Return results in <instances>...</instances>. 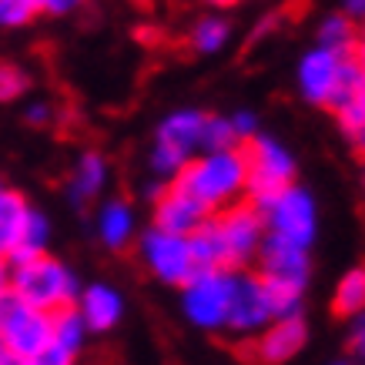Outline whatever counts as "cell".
Segmentation results:
<instances>
[{
  "instance_id": "cell-36",
  "label": "cell",
  "mask_w": 365,
  "mask_h": 365,
  "mask_svg": "<svg viewBox=\"0 0 365 365\" xmlns=\"http://www.w3.org/2000/svg\"><path fill=\"white\" fill-rule=\"evenodd\" d=\"M352 57H355V64H359V71L365 74V27H359V41H355Z\"/></svg>"
},
{
  "instance_id": "cell-14",
  "label": "cell",
  "mask_w": 365,
  "mask_h": 365,
  "mask_svg": "<svg viewBox=\"0 0 365 365\" xmlns=\"http://www.w3.org/2000/svg\"><path fill=\"white\" fill-rule=\"evenodd\" d=\"M205 218H208V208H205L198 198H191L178 181H168L165 191L151 201V225H155V228H165V232L195 235Z\"/></svg>"
},
{
  "instance_id": "cell-20",
  "label": "cell",
  "mask_w": 365,
  "mask_h": 365,
  "mask_svg": "<svg viewBox=\"0 0 365 365\" xmlns=\"http://www.w3.org/2000/svg\"><path fill=\"white\" fill-rule=\"evenodd\" d=\"M332 312L339 319H355L365 312V265L349 268L332 292Z\"/></svg>"
},
{
  "instance_id": "cell-6",
  "label": "cell",
  "mask_w": 365,
  "mask_h": 365,
  "mask_svg": "<svg viewBox=\"0 0 365 365\" xmlns=\"http://www.w3.org/2000/svg\"><path fill=\"white\" fill-rule=\"evenodd\" d=\"M134 248H138L144 272L168 288H181L201 268L195 245H191V235H175L151 225V228L138 232Z\"/></svg>"
},
{
  "instance_id": "cell-32",
  "label": "cell",
  "mask_w": 365,
  "mask_h": 365,
  "mask_svg": "<svg viewBox=\"0 0 365 365\" xmlns=\"http://www.w3.org/2000/svg\"><path fill=\"white\" fill-rule=\"evenodd\" d=\"M41 14H54V17H64V14H74L78 7H84L88 0H34Z\"/></svg>"
},
{
  "instance_id": "cell-28",
  "label": "cell",
  "mask_w": 365,
  "mask_h": 365,
  "mask_svg": "<svg viewBox=\"0 0 365 365\" xmlns=\"http://www.w3.org/2000/svg\"><path fill=\"white\" fill-rule=\"evenodd\" d=\"M31 362H34V365H74V362H78V355L67 352L64 345H57L54 339H51V342H47L41 352L34 355Z\"/></svg>"
},
{
  "instance_id": "cell-42",
  "label": "cell",
  "mask_w": 365,
  "mask_h": 365,
  "mask_svg": "<svg viewBox=\"0 0 365 365\" xmlns=\"http://www.w3.org/2000/svg\"><path fill=\"white\" fill-rule=\"evenodd\" d=\"M4 188H7V185H4V181H0V191H4Z\"/></svg>"
},
{
  "instance_id": "cell-34",
  "label": "cell",
  "mask_w": 365,
  "mask_h": 365,
  "mask_svg": "<svg viewBox=\"0 0 365 365\" xmlns=\"http://www.w3.org/2000/svg\"><path fill=\"white\" fill-rule=\"evenodd\" d=\"M342 14H349L355 24L365 21V0H342Z\"/></svg>"
},
{
  "instance_id": "cell-5",
  "label": "cell",
  "mask_w": 365,
  "mask_h": 365,
  "mask_svg": "<svg viewBox=\"0 0 365 365\" xmlns=\"http://www.w3.org/2000/svg\"><path fill=\"white\" fill-rule=\"evenodd\" d=\"M201 124H205V111H198V108H178V111L161 118V124L155 128L151 151H148V171H151V178L171 181L191 158L198 155Z\"/></svg>"
},
{
  "instance_id": "cell-29",
  "label": "cell",
  "mask_w": 365,
  "mask_h": 365,
  "mask_svg": "<svg viewBox=\"0 0 365 365\" xmlns=\"http://www.w3.org/2000/svg\"><path fill=\"white\" fill-rule=\"evenodd\" d=\"M349 322H352V329H349V349H352L355 362L365 365V312H359Z\"/></svg>"
},
{
  "instance_id": "cell-23",
  "label": "cell",
  "mask_w": 365,
  "mask_h": 365,
  "mask_svg": "<svg viewBox=\"0 0 365 365\" xmlns=\"http://www.w3.org/2000/svg\"><path fill=\"white\" fill-rule=\"evenodd\" d=\"M355 41H359V24L349 17V14H329L325 21L319 24V44L329 47V51H339V54H352Z\"/></svg>"
},
{
  "instance_id": "cell-4",
  "label": "cell",
  "mask_w": 365,
  "mask_h": 365,
  "mask_svg": "<svg viewBox=\"0 0 365 365\" xmlns=\"http://www.w3.org/2000/svg\"><path fill=\"white\" fill-rule=\"evenodd\" d=\"M81 278L74 275V268L61 262L57 255H37L31 262H17L11 272V292L21 295L24 302H31L44 312H61L78 305L81 295Z\"/></svg>"
},
{
  "instance_id": "cell-13",
  "label": "cell",
  "mask_w": 365,
  "mask_h": 365,
  "mask_svg": "<svg viewBox=\"0 0 365 365\" xmlns=\"http://www.w3.org/2000/svg\"><path fill=\"white\" fill-rule=\"evenodd\" d=\"M305 342H309L305 315H282V319H272L252 339H245L242 355L252 365H285L305 349Z\"/></svg>"
},
{
  "instance_id": "cell-15",
  "label": "cell",
  "mask_w": 365,
  "mask_h": 365,
  "mask_svg": "<svg viewBox=\"0 0 365 365\" xmlns=\"http://www.w3.org/2000/svg\"><path fill=\"white\" fill-rule=\"evenodd\" d=\"M94 232L108 252H128L138 242V211L128 198L111 195L94 208Z\"/></svg>"
},
{
  "instance_id": "cell-35",
  "label": "cell",
  "mask_w": 365,
  "mask_h": 365,
  "mask_svg": "<svg viewBox=\"0 0 365 365\" xmlns=\"http://www.w3.org/2000/svg\"><path fill=\"white\" fill-rule=\"evenodd\" d=\"M349 141H352V148H355V155L365 161V124H359L355 131H349Z\"/></svg>"
},
{
  "instance_id": "cell-10",
  "label": "cell",
  "mask_w": 365,
  "mask_h": 365,
  "mask_svg": "<svg viewBox=\"0 0 365 365\" xmlns=\"http://www.w3.org/2000/svg\"><path fill=\"white\" fill-rule=\"evenodd\" d=\"M252 268L258 272V278L265 282L272 295H305V288L312 282L309 248L292 245L278 235H265Z\"/></svg>"
},
{
  "instance_id": "cell-31",
  "label": "cell",
  "mask_w": 365,
  "mask_h": 365,
  "mask_svg": "<svg viewBox=\"0 0 365 365\" xmlns=\"http://www.w3.org/2000/svg\"><path fill=\"white\" fill-rule=\"evenodd\" d=\"M24 121L31 124V128H47V124L54 121V108L47 101H31L27 111H24Z\"/></svg>"
},
{
  "instance_id": "cell-41",
  "label": "cell",
  "mask_w": 365,
  "mask_h": 365,
  "mask_svg": "<svg viewBox=\"0 0 365 365\" xmlns=\"http://www.w3.org/2000/svg\"><path fill=\"white\" fill-rule=\"evenodd\" d=\"M332 365H359V362H332Z\"/></svg>"
},
{
  "instance_id": "cell-38",
  "label": "cell",
  "mask_w": 365,
  "mask_h": 365,
  "mask_svg": "<svg viewBox=\"0 0 365 365\" xmlns=\"http://www.w3.org/2000/svg\"><path fill=\"white\" fill-rule=\"evenodd\" d=\"M205 4H211L215 11H228V7H235V4H242V0H205Z\"/></svg>"
},
{
  "instance_id": "cell-40",
  "label": "cell",
  "mask_w": 365,
  "mask_h": 365,
  "mask_svg": "<svg viewBox=\"0 0 365 365\" xmlns=\"http://www.w3.org/2000/svg\"><path fill=\"white\" fill-rule=\"evenodd\" d=\"M362 195H365V165H362Z\"/></svg>"
},
{
  "instance_id": "cell-8",
  "label": "cell",
  "mask_w": 365,
  "mask_h": 365,
  "mask_svg": "<svg viewBox=\"0 0 365 365\" xmlns=\"http://www.w3.org/2000/svg\"><path fill=\"white\" fill-rule=\"evenodd\" d=\"M242 148H245V161H248V191H245V198L252 201V205H262L278 188L292 185L295 175H299L295 155L278 141L275 134L258 131Z\"/></svg>"
},
{
  "instance_id": "cell-25",
  "label": "cell",
  "mask_w": 365,
  "mask_h": 365,
  "mask_svg": "<svg viewBox=\"0 0 365 365\" xmlns=\"http://www.w3.org/2000/svg\"><path fill=\"white\" fill-rule=\"evenodd\" d=\"M332 114H335V121H339V128H342L345 134L355 131L359 124H365V74H362V81L352 88V94H349Z\"/></svg>"
},
{
  "instance_id": "cell-22",
  "label": "cell",
  "mask_w": 365,
  "mask_h": 365,
  "mask_svg": "<svg viewBox=\"0 0 365 365\" xmlns=\"http://www.w3.org/2000/svg\"><path fill=\"white\" fill-rule=\"evenodd\" d=\"M228 41H232V24L222 14H208V17L195 21L188 34V44L195 54H218V51H225Z\"/></svg>"
},
{
  "instance_id": "cell-2",
  "label": "cell",
  "mask_w": 365,
  "mask_h": 365,
  "mask_svg": "<svg viewBox=\"0 0 365 365\" xmlns=\"http://www.w3.org/2000/svg\"><path fill=\"white\" fill-rule=\"evenodd\" d=\"M171 181H178L191 198H198L208 211L242 201L248 191V161L245 148H222V151H198Z\"/></svg>"
},
{
  "instance_id": "cell-17",
  "label": "cell",
  "mask_w": 365,
  "mask_h": 365,
  "mask_svg": "<svg viewBox=\"0 0 365 365\" xmlns=\"http://www.w3.org/2000/svg\"><path fill=\"white\" fill-rule=\"evenodd\" d=\"M78 312L88 322L91 335H104L118 329L124 319V295L111 282H91L81 288L78 295Z\"/></svg>"
},
{
  "instance_id": "cell-19",
  "label": "cell",
  "mask_w": 365,
  "mask_h": 365,
  "mask_svg": "<svg viewBox=\"0 0 365 365\" xmlns=\"http://www.w3.org/2000/svg\"><path fill=\"white\" fill-rule=\"evenodd\" d=\"M27 211H31V201L24 198L21 191H14V188L0 191V252L4 255L14 252L24 222H27Z\"/></svg>"
},
{
  "instance_id": "cell-27",
  "label": "cell",
  "mask_w": 365,
  "mask_h": 365,
  "mask_svg": "<svg viewBox=\"0 0 365 365\" xmlns=\"http://www.w3.org/2000/svg\"><path fill=\"white\" fill-rule=\"evenodd\" d=\"M37 4L34 0H0V27H27V24L37 17Z\"/></svg>"
},
{
  "instance_id": "cell-1",
  "label": "cell",
  "mask_w": 365,
  "mask_h": 365,
  "mask_svg": "<svg viewBox=\"0 0 365 365\" xmlns=\"http://www.w3.org/2000/svg\"><path fill=\"white\" fill-rule=\"evenodd\" d=\"M265 222L258 205L248 198L208 211L201 228L191 235L201 268H252L255 255L265 242Z\"/></svg>"
},
{
  "instance_id": "cell-12",
  "label": "cell",
  "mask_w": 365,
  "mask_h": 365,
  "mask_svg": "<svg viewBox=\"0 0 365 365\" xmlns=\"http://www.w3.org/2000/svg\"><path fill=\"white\" fill-rule=\"evenodd\" d=\"M51 342V312L37 309L21 295H0V345L4 352L34 359Z\"/></svg>"
},
{
  "instance_id": "cell-33",
  "label": "cell",
  "mask_w": 365,
  "mask_h": 365,
  "mask_svg": "<svg viewBox=\"0 0 365 365\" xmlns=\"http://www.w3.org/2000/svg\"><path fill=\"white\" fill-rule=\"evenodd\" d=\"M11 272H14L11 258L0 252V295H7V292H11Z\"/></svg>"
},
{
  "instance_id": "cell-7",
  "label": "cell",
  "mask_w": 365,
  "mask_h": 365,
  "mask_svg": "<svg viewBox=\"0 0 365 365\" xmlns=\"http://www.w3.org/2000/svg\"><path fill=\"white\" fill-rule=\"evenodd\" d=\"M262 222L268 235H278L292 245L312 248L315 235H319V205L309 188H302L299 181H292L285 188H278L272 198L258 205Z\"/></svg>"
},
{
  "instance_id": "cell-18",
  "label": "cell",
  "mask_w": 365,
  "mask_h": 365,
  "mask_svg": "<svg viewBox=\"0 0 365 365\" xmlns=\"http://www.w3.org/2000/svg\"><path fill=\"white\" fill-rule=\"evenodd\" d=\"M47 252H51V218L41 208L31 205L27 222L21 228V238H17V245H14V252L7 258H11V265H17V262H31V258L47 255Z\"/></svg>"
},
{
  "instance_id": "cell-26",
  "label": "cell",
  "mask_w": 365,
  "mask_h": 365,
  "mask_svg": "<svg viewBox=\"0 0 365 365\" xmlns=\"http://www.w3.org/2000/svg\"><path fill=\"white\" fill-rule=\"evenodd\" d=\"M31 88V74L17 64H0V101H17Z\"/></svg>"
},
{
  "instance_id": "cell-11",
  "label": "cell",
  "mask_w": 365,
  "mask_h": 365,
  "mask_svg": "<svg viewBox=\"0 0 365 365\" xmlns=\"http://www.w3.org/2000/svg\"><path fill=\"white\" fill-rule=\"evenodd\" d=\"M275 319L272 312V295H268L265 282L258 278L255 268H235L232 272V299H228V319H225V332L235 342L252 339L262 332L268 322Z\"/></svg>"
},
{
  "instance_id": "cell-30",
  "label": "cell",
  "mask_w": 365,
  "mask_h": 365,
  "mask_svg": "<svg viewBox=\"0 0 365 365\" xmlns=\"http://www.w3.org/2000/svg\"><path fill=\"white\" fill-rule=\"evenodd\" d=\"M228 118H232V128H235V134H238V141L242 144L262 131V128H258V114L255 111H235V114H228Z\"/></svg>"
},
{
  "instance_id": "cell-24",
  "label": "cell",
  "mask_w": 365,
  "mask_h": 365,
  "mask_svg": "<svg viewBox=\"0 0 365 365\" xmlns=\"http://www.w3.org/2000/svg\"><path fill=\"white\" fill-rule=\"evenodd\" d=\"M222 148H242L238 134L232 128L228 114H208L205 111V124H201V151H222Z\"/></svg>"
},
{
  "instance_id": "cell-16",
  "label": "cell",
  "mask_w": 365,
  "mask_h": 365,
  "mask_svg": "<svg viewBox=\"0 0 365 365\" xmlns=\"http://www.w3.org/2000/svg\"><path fill=\"white\" fill-rule=\"evenodd\" d=\"M108 181H111V165H108V158L101 155V151H81L74 168H71V175H67V201H71V208H91L94 201L104 198V188H108Z\"/></svg>"
},
{
  "instance_id": "cell-9",
  "label": "cell",
  "mask_w": 365,
  "mask_h": 365,
  "mask_svg": "<svg viewBox=\"0 0 365 365\" xmlns=\"http://www.w3.org/2000/svg\"><path fill=\"white\" fill-rule=\"evenodd\" d=\"M181 292V315L201 332H225L228 299H232V268H198L178 288Z\"/></svg>"
},
{
  "instance_id": "cell-3",
  "label": "cell",
  "mask_w": 365,
  "mask_h": 365,
  "mask_svg": "<svg viewBox=\"0 0 365 365\" xmlns=\"http://www.w3.org/2000/svg\"><path fill=\"white\" fill-rule=\"evenodd\" d=\"M359 81H362V71H359L352 54H339V51H329L322 44L305 51L299 67H295V88H299L302 101H309L312 108L335 111L352 94Z\"/></svg>"
},
{
  "instance_id": "cell-37",
  "label": "cell",
  "mask_w": 365,
  "mask_h": 365,
  "mask_svg": "<svg viewBox=\"0 0 365 365\" xmlns=\"http://www.w3.org/2000/svg\"><path fill=\"white\" fill-rule=\"evenodd\" d=\"M0 365H34V362H31V359H21V355L4 352V355H0Z\"/></svg>"
},
{
  "instance_id": "cell-39",
  "label": "cell",
  "mask_w": 365,
  "mask_h": 365,
  "mask_svg": "<svg viewBox=\"0 0 365 365\" xmlns=\"http://www.w3.org/2000/svg\"><path fill=\"white\" fill-rule=\"evenodd\" d=\"M131 4H141V7H148V4H151V0H131Z\"/></svg>"
},
{
  "instance_id": "cell-21",
  "label": "cell",
  "mask_w": 365,
  "mask_h": 365,
  "mask_svg": "<svg viewBox=\"0 0 365 365\" xmlns=\"http://www.w3.org/2000/svg\"><path fill=\"white\" fill-rule=\"evenodd\" d=\"M88 322H84V315L78 312V305H71V309H61L51 315V339H54L57 345H64L67 352L81 355L84 352V345H88Z\"/></svg>"
}]
</instances>
